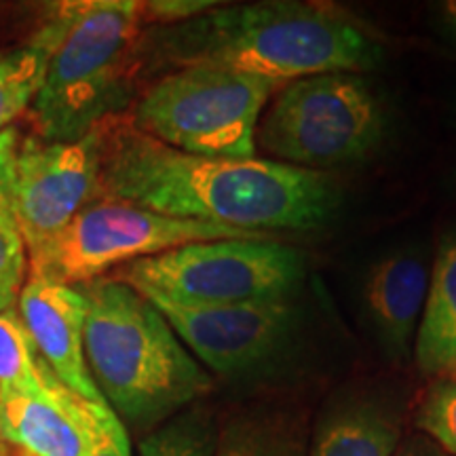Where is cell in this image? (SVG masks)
<instances>
[{
	"instance_id": "3",
	"label": "cell",
	"mask_w": 456,
	"mask_h": 456,
	"mask_svg": "<svg viewBox=\"0 0 456 456\" xmlns=\"http://www.w3.org/2000/svg\"><path fill=\"white\" fill-rule=\"evenodd\" d=\"M77 288L91 379L123 425L146 436L212 391L208 370L138 289L110 275Z\"/></svg>"
},
{
	"instance_id": "21",
	"label": "cell",
	"mask_w": 456,
	"mask_h": 456,
	"mask_svg": "<svg viewBox=\"0 0 456 456\" xmlns=\"http://www.w3.org/2000/svg\"><path fill=\"white\" fill-rule=\"evenodd\" d=\"M28 248L15 222L0 216V311L11 309L24 288Z\"/></svg>"
},
{
	"instance_id": "16",
	"label": "cell",
	"mask_w": 456,
	"mask_h": 456,
	"mask_svg": "<svg viewBox=\"0 0 456 456\" xmlns=\"http://www.w3.org/2000/svg\"><path fill=\"white\" fill-rule=\"evenodd\" d=\"M64 32L61 4H55L51 17L38 32L11 53L0 55V131L32 106L45 83V74L55 45Z\"/></svg>"
},
{
	"instance_id": "23",
	"label": "cell",
	"mask_w": 456,
	"mask_h": 456,
	"mask_svg": "<svg viewBox=\"0 0 456 456\" xmlns=\"http://www.w3.org/2000/svg\"><path fill=\"white\" fill-rule=\"evenodd\" d=\"M218 4L216 0H151V3H140V15L144 26H175L205 15Z\"/></svg>"
},
{
	"instance_id": "9",
	"label": "cell",
	"mask_w": 456,
	"mask_h": 456,
	"mask_svg": "<svg viewBox=\"0 0 456 456\" xmlns=\"http://www.w3.org/2000/svg\"><path fill=\"white\" fill-rule=\"evenodd\" d=\"M142 296L163 313L199 363L228 380L248 379L271 368L300 332V309L294 300L192 306L157 294Z\"/></svg>"
},
{
	"instance_id": "28",
	"label": "cell",
	"mask_w": 456,
	"mask_h": 456,
	"mask_svg": "<svg viewBox=\"0 0 456 456\" xmlns=\"http://www.w3.org/2000/svg\"><path fill=\"white\" fill-rule=\"evenodd\" d=\"M0 55H3V53H0Z\"/></svg>"
},
{
	"instance_id": "25",
	"label": "cell",
	"mask_w": 456,
	"mask_h": 456,
	"mask_svg": "<svg viewBox=\"0 0 456 456\" xmlns=\"http://www.w3.org/2000/svg\"><path fill=\"white\" fill-rule=\"evenodd\" d=\"M395 456H448L442 448H437L425 436H412L410 440L399 444Z\"/></svg>"
},
{
	"instance_id": "1",
	"label": "cell",
	"mask_w": 456,
	"mask_h": 456,
	"mask_svg": "<svg viewBox=\"0 0 456 456\" xmlns=\"http://www.w3.org/2000/svg\"><path fill=\"white\" fill-rule=\"evenodd\" d=\"M94 131L100 157L95 199L260 235L313 231L338 209V188L317 171L262 159L188 155L140 131L127 112Z\"/></svg>"
},
{
	"instance_id": "10",
	"label": "cell",
	"mask_w": 456,
	"mask_h": 456,
	"mask_svg": "<svg viewBox=\"0 0 456 456\" xmlns=\"http://www.w3.org/2000/svg\"><path fill=\"white\" fill-rule=\"evenodd\" d=\"M98 135L78 142L26 138L13 167V220L28 254L41 248L98 197Z\"/></svg>"
},
{
	"instance_id": "7",
	"label": "cell",
	"mask_w": 456,
	"mask_h": 456,
	"mask_svg": "<svg viewBox=\"0 0 456 456\" xmlns=\"http://www.w3.org/2000/svg\"><path fill=\"white\" fill-rule=\"evenodd\" d=\"M108 275L178 305L228 306L292 300L306 266L298 249L260 235L186 243Z\"/></svg>"
},
{
	"instance_id": "2",
	"label": "cell",
	"mask_w": 456,
	"mask_h": 456,
	"mask_svg": "<svg viewBox=\"0 0 456 456\" xmlns=\"http://www.w3.org/2000/svg\"><path fill=\"white\" fill-rule=\"evenodd\" d=\"M385 47L368 26L338 7L298 0L218 4L195 20L142 32L135 66L180 70L226 68L277 83L322 72H368Z\"/></svg>"
},
{
	"instance_id": "26",
	"label": "cell",
	"mask_w": 456,
	"mask_h": 456,
	"mask_svg": "<svg viewBox=\"0 0 456 456\" xmlns=\"http://www.w3.org/2000/svg\"><path fill=\"white\" fill-rule=\"evenodd\" d=\"M437 24L450 41L456 43V0H446L437 4Z\"/></svg>"
},
{
	"instance_id": "24",
	"label": "cell",
	"mask_w": 456,
	"mask_h": 456,
	"mask_svg": "<svg viewBox=\"0 0 456 456\" xmlns=\"http://www.w3.org/2000/svg\"><path fill=\"white\" fill-rule=\"evenodd\" d=\"M17 148H20L17 131L11 127L0 131V216L11 222H15L13 220V167H15Z\"/></svg>"
},
{
	"instance_id": "14",
	"label": "cell",
	"mask_w": 456,
	"mask_h": 456,
	"mask_svg": "<svg viewBox=\"0 0 456 456\" xmlns=\"http://www.w3.org/2000/svg\"><path fill=\"white\" fill-rule=\"evenodd\" d=\"M402 444V412L391 397L351 391L323 410L306 456H395Z\"/></svg>"
},
{
	"instance_id": "17",
	"label": "cell",
	"mask_w": 456,
	"mask_h": 456,
	"mask_svg": "<svg viewBox=\"0 0 456 456\" xmlns=\"http://www.w3.org/2000/svg\"><path fill=\"white\" fill-rule=\"evenodd\" d=\"M214 456H306V442L289 416L241 414L218 433Z\"/></svg>"
},
{
	"instance_id": "5",
	"label": "cell",
	"mask_w": 456,
	"mask_h": 456,
	"mask_svg": "<svg viewBox=\"0 0 456 456\" xmlns=\"http://www.w3.org/2000/svg\"><path fill=\"white\" fill-rule=\"evenodd\" d=\"M389 131V108L363 72H322L277 91L262 112L256 148L277 163L317 171L368 159Z\"/></svg>"
},
{
	"instance_id": "27",
	"label": "cell",
	"mask_w": 456,
	"mask_h": 456,
	"mask_svg": "<svg viewBox=\"0 0 456 456\" xmlns=\"http://www.w3.org/2000/svg\"><path fill=\"white\" fill-rule=\"evenodd\" d=\"M0 456H21V454H17V452H13V450L11 448H7L4 446L3 442H0Z\"/></svg>"
},
{
	"instance_id": "11",
	"label": "cell",
	"mask_w": 456,
	"mask_h": 456,
	"mask_svg": "<svg viewBox=\"0 0 456 456\" xmlns=\"http://www.w3.org/2000/svg\"><path fill=\"white\" fill-rule=\"evenodd\" d=\"M17 313L60 383L85 402L106 403L95 387L85 359V306L77 285L49 281L43 277L28 279L17 296Z\"/></svg>"
},
{
	"instance_id": "12",
	"label": "cell",
	"mask_w": 456,
	"mask_h": 456,
	"mask_svg": "<svg viewBox=\"0 0 456 456\" xmlns=\"http://www.w3.org/2000/svg\"><path fill=\"white\" fill-rule=\"evenodd\" d=\"M429 277V260L416 248L389 252L376 260L363 277V317L391 359H406L414 351Z\"/></svg>"
},
{
	"instance_id": "15",
	"label": "cell",
	"mask_w": 456,
	"mask_h": 456,
	"mask_svg": "<svg viewBox=\"0 0 456 456\" xmlns=\"http://www.w3.org/2000/svg\"><path fill=\"white\" fill-rule=\"evenodd\" d=\"M416 366L431 379H456V228L442 237L414 338Z\"/></svg>"
},
{
	"instance_id": "19",
	"label": "cell",
	"mask_w": 456,
	"mask_h": 456,
	"mask_svg": "<svg viewBox=\"0 0 456 456\" xmlns=\"http://www.w3.org/2000/svg\"><path fill=\"white\" fill-rule=\"evenodd\" d=\"M216 440L218 431L212 412L195 403L146 433L140 442V456H214Z\"/></svg>"
},
{
	"instance_id": "20",
	"label": "cell",
	"mask_w": 456,
	"mask_h": 456,
	"mask_svg": "<svg viewBox=\"0 0 456 456\" xmlns=\"http://www.w3.org/2000/svg\"><path fill=\"white\" fill-rule=\"evenodd\" d=\"M414 425L420 436L448 456H456V379H440L431 385L416 408Z\"/></svg>"
},
{
	"instance_id": "18",
	"label": "cell",
	"mask_w": 456,
	"mask_h": 456,
	"mask_svg": "<svg viewBox=\"0 0 456 456\" xmlns=\"http://www.w3.org/2000/svg\"><path fill=\"white\" fill-rule=\"evenodd\" d=\"M51 376L15 306L0 311V391L41 393Z\"/></svg>"
},
{
	"instance_id": "8",
	"label": "cell",
	"mask_w": 456,
	"mask_h": 456,
	"mask_svg": "<svg viewBox=\"0 0 456 456\" xmlns=\"http://www.w3.org/2000/svg\"><path fill=\"white\" fill-rule=\"evenodd\" d=\"M260 237V232L180 220L110 199H95L53 239L30 252L32 277L81 285L106 277L127 262L157 256L186 243Z\"/></svg>"
},
{
	"instance_id": "13",
	"label": "cell",
	"mask_w": 456,
	"mask_h": 456,
	"mask_svg": "<svg viewBox=\"0 0 456 456\" xmlns=\"http://www.w3.org/2000/svg\"><path fill=\"white\" fill-rule=\"evenodd\" d=\"M0 442L21 456H89L85 399L55 374L41 393L0 391Z\"/></svg>"
},
{
	"instance_id": "4",
	"label": "cell",
	"mask_w": 456,
	"mask_h": 456,
	"mask_svg": "<svg viewBox=\"0 0 456 456\" xmlns=\"http://www.w3.org/2000/svg\"><path fill=\"white\" fill-rule=\"evenodd\" d=\"M61 15L64 32L30 110L45 142H78L106 118L125 114L138 81L140 3H61Z\"/></svg>"
},
{
	"instance_id": "6",
	"label": "cell",
	"mask_w": 456,
	"mask_h": 456,
	"mask_svg": "<svg viewBox=\"0 0 456 456\" xmlns=\"http://www.w3.org/2000/svg\"><path fill=\"white\" fill-rule=\"evenodd\" d=\"M283 83L216 66L165 72L134 102L140 131L188 155L256 159V129Z\"/></svg>"
},
{
	"instance_id": "22",
	"label": "cell",
	"mask_w": 456,
	"mask_h": 456,
	"mask_svg": "<svg viewBox=\"0 0 456 456\" xmlns=\"http://www.w3.org/2000/svg\"><path fill=\"white\" fill-rule=\"evenodd\" d=\"M85 419L89 427V456H131V444L118 416L108 403L85 402Z\"/></svg>"
}]
</instances>
